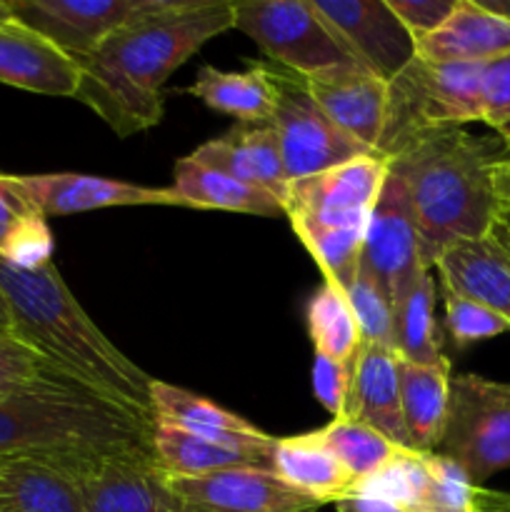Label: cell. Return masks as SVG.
<instances>
[{"label":"cell","mask_w":510,"mask_h":512,"mask_svg":"<svg viewBox=\"0 0 510 512\" xmlns=\"http://www.w3.org/2000/svg\"><path fill=\"white\" fill-rule=\"evenodd\" d=\"M235 28L230 0H150L80 68L75 100L95 110L118 138L163 118V85L208 40Z\"/></svg>","instance_id":"cell-1"},{"label":"cell","mask_w":510,"mask_h":512,"mask_svg":"<svg viewBox=\"0 0 510 512\" xmlns=\"http://www.w3.org/2000/svg\"><path fill=\"white\" fill-rule=\"evenodd\" d=\"M0 293L10 308L15 338L43 355L63 378L143 423L153 425V380L80 308L58 268H20L0 258Z\"/></svg>","instance_id":"cell-2"},{"label":"cell","mask_w":510,"mask_h":512,"mask_svg":"<svg viewBox=\"0 0 510 512\" xmlns=\"http://www.w3.org/2000/svg\"><path fill=\"white\" fill-rule=\"evenodd\" d=\"M505 143L463 128H445L410 140L390 170L403 180L420 235L425 268L463 240L488 238L500 210L495 168Z\"/></svg>","instance_id":"cell-3"},{"label":"cell","mask_w":510,"mask_h":512,"mask_svg":"<svg viewBox=\"0 0 510 512\" xmlns=\"http://www.w3.org/2000/svg\"><path fill=\"white\" fill-rule=\"evenodd\" d=\"M150 438L153 425L60 373L0 393V458L40 460L65 470L150 448Z\"/></svg>","instance_id":"cell-4"},{"label":"cell","mask_w":510,"mask_h":512,"mask_svg":"<svg viewBox=\"0 0 510 512\" xmlns=\"http://www.w3.org/2000/svg\"><path fill=\"white\" fill-rule=\"evenodd\" d=\"M483 65L430 63L415 55L388 83L385 125L375 153L393 158L410 140L483 123Z\"/></svg>","instance_id":"cell-5"},{"label":"cell","mask_w":510,"mask_h":512,"mask_svg":"<svg viewBox=\"0 0 510 512\" xmlns=\"http://www.w3.org/2000/svg\"><path fill=\"white\" fill-rule=\"evenodd\" d=\"M435 453L453 460L475 485L510 470V383L453 375L448 420Z\"/></svg>","instance_id":"cell-6"},{"label":"cell","mask_w":510,"mask_h":512,"mask_svg":"<svg viewBox=\"0 0 510 512\" xmlns=\"http://www.w3.org/2000/svg\"><path fill=\"white\" fill-rule=\"evenodd\" d=\"M265 68L273 85L270 125L278 135L280 155H283L285 175L290 183L323 173L360 155L375 153L355 143L323 113L300 75L275 63H265Z\"/></svg>","instance_id":"cell-7"},{"label":"cell","mask_w":510,"mask_h":512,"mask_svg":"<svg viewBox=\"0 0 510 512\" xmlns=\"http://www.w3.org/2000/svg\"><path fill=\"white\" fill-rule=\"evenodd\" d=\"M235 28L250 35L270 63L300 78L355 63L318 15L313 0L235 3Z\"/></svg>","instance_id":"cell-8"},{"label":"cell","mask_w":510,"mask_h":512,"mask_svg":"<svg viewBox=\"0 0 510 512\" xmlns=\"http://www.w3.org/2000/svg\"><path fill=\"white\" fill-rule=\"evenodd\" d=\"M388 168L385 155L368 153L310 178L295 180L285 195V218L290 225L365 228Z\"/></svg>","instance_id":"cell-9"},{"label":"cell","mask_w":510,"mask_h":512,"mask_svg":"<svg viewBox=\"0 0 510 512\" xmlns=\"http://www.w3.org/2000/svg\"><path fill=\"white\" fill-rule=\"evenodd\" d=\"M83 493L85 512H178L170 475L153 450H125L65 470Z\"/></svg>","instance_id":"cell-10"},{"label":"cell","mask_w":510,"mask_h":512,"mask_svg":"<svg viewBox=\"0 0 510 512\" xmlns=\"http://www.w3.org/2000/svg\"><path fill=\"white\" fill-rule=\"evenodd\" d=\"M360 265L398 300L425 273L420 235L403 180L388 168L378 200L368 215Z\"/></svg>","instance_id":"cell-11"},{"label":"cell","mask_w":510,"mask_h":512,"mask_svg":"<svg viewBox=\"0 0 510 512\" xmlns=\"http://www.w3.org/2000/svg\"><path fill=\"white\" fill-rule=\"evenodd\" d=\"M313 5L350 58L385 83L418 55L415 38L388 0H313Z\"/></svg>","instance_id":"cell-12"},{"label":"cell","mask_w":510,"mask_h":512,"mask_svg":"<svg viewBox=\"0 0 510 512\" xmlns=\"http://www.w3.org/2000/svg\"><path fill=\"white\" fill-rule=\"evenodd\" d=\"M178 512H318L323 500L280 480L270 468H228L198 478H173Z\"/></svg>","instance_id":"cell-13"},{"label":"cell","mask_w":510,"mask_h":512,"mask_svg":"<svg viewBox=\"0 0 510 512\" xmlns=\"http://www.w3.org/2000/svg\"><path fill=\"white\" fill-rule=\"evenodd\" d=\"M13 18L73 60L95 53L150 0H8Z\"/></svg>","instance_id":"cell-14"},{"label":"cell","mask_w":510,"mask_h":512,"mask_svg":"<svg viewBox=\"0 0 510 512\" xmlns=\"http://www.w3.org/2000/svg\"><path fill=\"white\" fill-rule=\"evenodd\" d=\"M475 485L458 465L440 453H405L358 493L380 495L410 512H475Z\"/></svg>","instance_id":"cell-15"},{"label":"cell","mask_w":510,"mask_h":512,"mask_svg":"<svg viewBox=\"0 0 510 512\" xmlns=\"http://www.w3.org/2000/svg\"><path fill=\"white\" fill-rule=\"evenodd\" d=\"M15 178L43 218L100 208H125V205H178V208H185L183 198L173 188H148V185H135L128 180L98 178V175L83 173L15 175Z\"/></svg>","instance_id":"cell-16"},{"label":"cell","mask_w":510,"mask_h":512,"mask_svg":"<svg viewBox=\"0 0 510 512\" xmlns=\"http://www.w3.org/2000/svg\"><path fill=\"white\" fill-rule=\"evenodd\" d=\"M323 113L363 148L375 150L380 143L388 108V83L358 63L323 70L303 78Z\"/></svg>","instance_id":"cell-17"},{"label":"cell","mask_w":510,"mask_h":512,"mask_svg":"<svg viewBox=\"0 0 510 512\" xmlns=\"http://www.w3.org/2000/svg\"><path fill=\"white\" fill-rule=\"evenodd\" d=\"M80 68L70 55L20 20L0 25V83L40 95L75 98Z\"/></svg>","instance_id":"cell-18"},{"label":"cell","mask_w":510,"mask_h":512,"mask_svg":"<svg viewBox=\"0 0 510 512\" xmlns=\"http://www.w3.org/2000/svg\"><path fill=\"white\" fill-rule=\"evenodd\" d=\"M190 158L208 165V168L220 170L230 178L268 190L280 203H285L290 180L285 175L278 135L270 123H238L220 138H213L195 148Z\"/></svg>","instance_id":"cell-19"},{"label":"cell","mask_w":510,"mask_h":512,"mask_svg":"<svg viewBox=\"0 0 510 512\" xmlns=\"http://www.w3.org/2000/svg\"><path fill=\"white\" fill-rule=\"evenodd\" d=\"M398 360L395 350L380 345L358 350L345 418L370 425L400 448L415 450L403 420Z\"/></svg>","instance_id":"cell-20"},{"label":"cell","mask_w":510,"mask_h":512,"mask_svg":"<svg viewBox=\"0 0 510 512\" xmlns=\"http://www.w3.org/2000/svg\"><path fill=\"white\" fill-rule=\"evenodd\" d=\"M433 270L440 288L485 305L510 328V258L490 235L448 248Z\"/></svg>","instance_id":"cell-21"},{"label":"cell","mask_w":510,"mask_h":512,"mask_svg":"<svg viewBox=\"0 0 510 512\" xmlns=\"http://www.w3.org/2000/svg\"><path fill=\"white\" fill-rule=\"evenodd\" d=\"M418 58L430 63L485 65L510 53V20L480 0H458L450 18L435 33L415 43Z\"/></svg>","instance_id":"cell-22"},{"label":"cell","mask_w":510,"mask_h":512,"mask_svg":"<svg viewBox=\"0 0 510 512\" xmlns=\"http://www.w3.org/2000/svg\"><path fill=\"white\" fill-rule=\"evenodd\" d=\"M153 423L175 425L198 438L243 450L273 453L275 445L273 435L258 430L240 415L163 380H153Z\"/></svg>","instance_id":"cell-23"},{"label":"cell","mask_w":510,"mask_h":512,"mask_svg":"<svg viewBox=\"0 0 510 512\" xmlns=\"http://www.w3.org/2000/svg\"><path fill=\"white\" fill-rule=\"evenodd\" d=\"M270 470L295 490L313 495L325 505H335L338 500L358 493L353 475L330 453L328 445L320 440L318 430L293 435V438H275Z\"/></svg>","instance_id":"cell-24"},{"label":"cell","mask_w":510,"mask_h":512,"mask_svg":"<svg viewBox=\"0 0 510 512\" xmlns=\"http://www.w3.org/2000/svg\"><path fill=\"white\" fill-rule=\"evenodd\" d=\"M400 403L405 430L418 453H435L443 440L450 405V360L435 365H415L398 360Z\"/></svg>","instance_id":"cell-25"},{"label":"cell","mask_w":510,"mask_h":512,"mask_svg":"<svg viewBox=\"0 0 510 512\" xmlns=\"http://www.w3.org/2000/svg\"><path fill=\"white\" fill-rule=\"evenodd\" d=\"M0 512H85L73 475L50 463L0 458Z\"/></svg>","instance_id":"cell-26"},{"label":"cell","mask_w":510,"mask_h":512,"mask_svg":"<svg viewBox=\"0 0 510 512\" xmlns=\"http://www.w3.org/2000/svg\"><path fill=\"white\" fill-rule=\"evenodd\" d=\"M155 460L173 478H198L228 468H270V453L215 443L168 423H153Z\"/></svg>","instance_id":"cell-27"},{"label":"cell","mask_w":510,"mask_h":512,"mask_svg":"<svg viewBox=\"0 0 510 512\" xmlns=\"http://www.w3.org/2000/svg\"><path fill=\"white\" fill-rule=\"evenodd\" d=\"M173 190L183 198L185 208L230 210V213L263 215V218L285 215L283 203L273 193L208 168L190 155L175 163Z\"/></svg>","instance_id":"cell-28"},{"label":"cell","mask_w":510,"mask_h":512,"mask_svg":"<svg viewBox=\"0 0 510 512\" xmlns=\"http://www.w3.org/2000/svg\"><path fill=\"white\" fill-rule=\"evenodd\" d=\"M188 93L218 113L233 115L240 123L260 125L273 118V85L265 63H250L243 73L200 65Z\"/></svg>","instance_id":"cell-29"},{"label":"cell","mask_w":510,"mask_h":512,"mask_svg":"<svg viewBox=\"0 0 510 512\" xmlns=\"http://www.w3.org/2000/svg\"><path fill=\"white\" fill-rule=\"evenodd\" d=\"M53 233L48 218L30 203L15 175L0 173V258L20 268L50 263Z\"/></svg>","instance_id":"cell-30"},{"label":"cell","mask_w":510,"mask_h":512,"mask_svg":"<svg viewBox=\"0 0 510 512\" xmlns=\"http://www.w3.org/2000/svg\"><path fill=\"white\" fill-rule=\"evenodd\" d=\"M435 270H425L393 303V350L400 360L435 365L445 360L435 323Z\"/></svg>","instance_id":"cell-31"},{"label":"cell","mask_w":510,"mask_h":512,"mask_svg":"<svg viewBox=\"0 0 510 512\" xmlns=\"http://www.w3.org/2000/svg\"><path fill=\"white\" fill-rule=\"evenodd\" d=\"M318 435L330 453L340 460V465L353 475L358 488L385 473L405 453H413L395 445L370 425L350 418H333L323 430H318Z\"/></svg>","instance_id":"cell-32"},{"label":"cell","mask_w":510,"mask_h":512,"mask_svg":"<svg viewBox=\"0 0 510 512\" xmlns=\"http://www.w3.org/2000/svg\"><path fill=\"white\" fill-rule=\"evenodd\" d=\"M305 325H308L315 353H323L355 368L360 350L358 320L338 288L323 283L315 290L305 308Z\"/></svg>","instance_id":"cell-33"},{"label":"cell","mask_w":510,"mask_h":512,"mask_svg":"<svg viewBox=\"0 0 510 512\" xmlns=\"http://www.w3.org/2000/svg\"><path fill=\"white\" fill-rule=\"evenodd\" d=\"M300 243L308 248L318 268L323 270L325 283L348 290L360 268L365 228H318V225H293Z\"/></svg>","instance_id":"cell-34"},{"label":"cell","mask_w":510,"mask_h":512,"mask_svg":"<svg viewBox=\"0 0 510 512\" xmlns=\"http://www.w3.org/2000/svg\"><path fill=\"white\" fill-rule=\"evenodd\" d=\"M343 295L358 320L360 348L380 345V348L393 350V300L385 293L383 285L360 265L353 283Z\"/></svg>","instance_id":"cell-35"},{"label":"cell","mask_w":510,"mask_h":512,"mask_svg":"<svg viewBox=\"0 0 510 512\" xmlns=\"http://www.w3.org/2000/svg\"><path fill=\"white\" fill-rule=\"evenodd\" d=\"M445 300V330H448L450 340L458 350L470 348L475 343H483V340L498 338V335L508 333V323H505L500 315H495L493 310H488L485 305L475 303V300L463 298V295H455L443 290Z\"/></svg>","instance_id":"cell-36"},{"label":"cell","mask_w":510,"mask_h":512,"mask_svg":"<svg viewBox=\"0 0 510 512\" xmlns=\"http://www.w3.org/2000/svg\"><path fill=\"white\" fill-rule=\"evenodd\" d=\"M53 373L58 370L50 368L43 355L35 353L30 345H25L15 335L0 333V393L28 388Z\"/></svg>","instance_id":"cell-37"},{"label":"cell","mask_w":510,"mask_h":512,"mask_svg":"<svg viewBox=\"0 0 510 512\" xmlns=\"http://www.w3.org/2000/svg\"><path fill=\"white\" fill-rule=\"evenodd\" d=\"M483 123L510 143V53L483 65Z\"/></svg>","instance_id":"cell-38"},{"label":"cell","mask_w":510,"mask_h":512,"mask_svg":"<svg viewBox=\"0 0 510 512\" xmlns=\"http://www.w3.org/2000/svg\"><path fill=\"white\" fill-rule=\"evenodd\" d=\"M353 370V365H345L323 353L313 355V393L333 418H345L348 413Z\"/></svg>","instance_id":"cell-39"},{"label":"cell","mask_w":510,"mask_h":512,"mask_svg":"<svg viewBox=\"0 0 510 512\" xmlns=\"http://www.w3.org/2000/svg\"><path fill=\"white\" fill-rule=\"evenodd\" d=\"M388 5L418 43L450 18L458 0H388Z\"/></svg>","instance_id":"cell-40"},{"label":"cell","mask_w":510,"mask_h":512,"mask_svg":"<svg viewBox=\"0 0 510 512\" xmlns=\"http://www.w3.org/2000/svg\"><path fill=\"white\" fill-rule=\"evenodd\" d=\"M335 510L338 512H410L408 508H403V505L393 503V500L380 498V495H370V493L348 495V498L335 503Z\"/></svg>","instance_id":"cell-41"},{"label":"cell","mask_w":510,"mask_h":512,"mask_svg":"<svg viewBox=\"0 0 510 512\" xmlns=\"http://www.w3.org/2000/svg\"><path fill=\"white\" fill-rule=\"evenodd\" d=\"M475 512H510V493H498L480 485L475 495Z\"/></svg>","instance_id":"cell-42"},{"label":"cell","mask_w":510,"mask_h":512,"mask_svg":"<svg viewBox=\"0 0 510 512\" xmlns=\"http://www.w3.org/2000/svg\"><path fill=\"white\" fill-rule=\"evenodd\" d=\"M495 193L500 203L510 205V143L505 145V158L495 168Z\"/></svg>","instance_id":"cell-43"},{"label":"cell","mask_w":510,"mask_h":512,"mask_svg":"<svg viewBox=\"0 0 510 512\" xmlns=\"http://www.w3.org/2000/svg\"><path fill=\"white\" fill-rule=\"evenodd\" d=\"M490 238H493L495 243L505 250V255L510 258V228L500 218H495L493 228H490Z\"/></svg>","instance_id":"cell-44"},{"label":"cell","mask_w":510,"mask_h":512,"mask_svg":"<svg viewBox=\"0 0 510 512\" xmlns=\"http://www.w3.org/2000/svg\"><path fill=\"white\" fill-rule=\"evenodd\" d=\"M0 333L15 335V330H13V318H10V308H8V303H5L3 293H0Z\"/></svg>","instance_id":"cell-45"},{"label":"cell","mask_w":510,"mask_h":512,"mask_svg":"<svg viewBox=\"0 0 510 512\" xmlns=\"http://www.w3.org/2000/svg\"><path fill=\"white\" fill-rule=\"evenodd\" d=\"M480 3L493 10V13L503 15L505 20H510V0H480Z\"/></svg>","instance_id":"cell-46"},{"label":"cell","mask_w":510,"mask_h":512,"mask_svg":"<svg viewBox=\"0 0 510 512\" xmlns=\"http://www.w3.org/2000/svg\"><path fill=\"white\" fill-rule=\"evenodd\" d=\"M8 20H13V10H10L8 0H0V25L8 23Z\"/></svg>","instance_id":"cell-47"},{"label":"cell","mask_w":510,"mask_h":512,"mask_svg":"<svg viewBox=\"0 0 510 512\" xmlns=\"http://www.w3.org/2000/svg\"><path fill=\"white\" fill-rule=\"evenodd\" d=\"M498 218H500V220H503V223H505V225H508V228H510V205H503V203H500V210H498Z\"/></svg>","instance_id":"cell-48"}]
</instances>
